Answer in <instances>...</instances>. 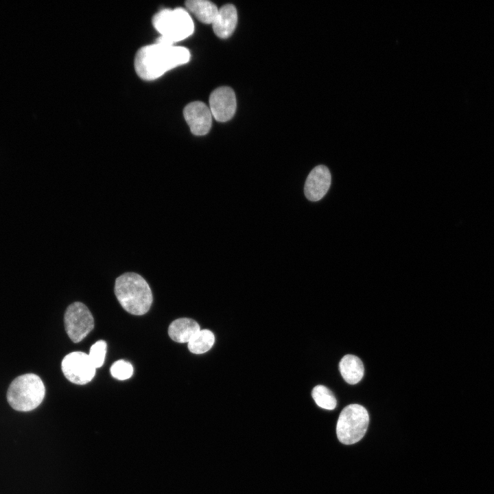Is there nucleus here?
I'll use <instances>...</instances> for the list:
<instances>
[{
  "label": "nucleus",
  "mask_w": 494,
  "mask_h": 494,
  "mask_svg": "<svg viewBox=\"0 0 494 494\" xmlns=\"http://www.w3.org/2000/svg\"><path fill=\"white\" fill-rule=\"evenodd\" d=\"M189 49L180 46L154 43L140 48L134 58V69L144 80H154L190 60Z\"/></svg>",
  "instance_id": "nucleus-1"
},
{
  "label": "nucleus",
  "mask_w": 494,
  "mask_h": 494,
  "mask_svg": "<svg viewBox=\"0 0 494 494\" xmlns=\"http://www.w3.org/2000/svg\"><path fill=\"white\" fill-rule=\"evenodd\" d=\"M115 294L122 307L133 315L147 313L153 301L148 283L141 275L134 272L124 273L117 278Z\"/></svg>",
  "instance_id": "nucleus-2"
},
{
  "label": "nucleus",
  "mask_w": 494,
  "mask_h": 494,
  "mask_svg": "<svg viewBox=\"0 0 494 494\" xmlns=\"http://www.w3.org/2000/svg\"><path fill=\"white\" fill-rule=\"evenodd\" d=\"M45 395V388L42 379L35 374L27 373L12 381L8 390L7 399L13 409L28 412L41 403Z\"/></svg>",
  "instance_id": "nucleus-3"
},
{
  "label": "nucleus",
  "mask_w": 494,
  "mask_h": 494,
  "mask_svg": "<svg viewBox=\"0 0 494 494\" xmlns=\"http://www.w3.org/2000/svg\"><path fill=\"white\" fill-rule=\"evenodd\" d=\"M152 24L161 36L176 43L190 36L194 24L189 12L183 8L163 9L152 18Z\"/></svg>",
  "instance_id": "nucleus-4"
},
{
  "label": "nucleus",
  "mask_w": 494,
  "mask_h": 494,
  "mask_svg": "<svg viewBox=\"0 0 494 494\" xmlns=\"http://www.w3.org/2000/svg\"><path fill=\"white\" fill-rule=\"evenodd\" d=\"M366 409L358 404L346 406L341 412L336 425L338 440L343 444L352 445L364 436L368 425Z\"/></svg>",
  "instance_id": "nucleus-5"
},
{
  "label": "nucleus",
  "mask_w": 494,
  "mask_h": 494,
  "mask_svg": "<svg viewBox=\"0 0 494 494\" xmlns=\"http://www.w3.org/2000/svg\"><path fill=\"white\" fill-rule=\"evenodd\" d=\"M66 331L73 342L82 341L93 329L94 319L88 307L80 302L70 305L64 314Z\"/></svg>",
  "instance_id": "nucleus-6"
},
{
  "label": "nucleus",
  "mask_w": 494,
  "mask_h": 494,
  "mask_svg": "<svg viewBox=\"0 0 494 494\" xmlns=\"http://www.w3.org/2000/svg\"><path fill=\"white\" fill-rule=\"evenodd\" d=\"M61 368L69 381L80 385L90 382L96 370L89 355L81 351H74L67 355L62 361Z\"/></svg>",
  "instance_id": "nucleus-7"
},
{
  "label": "nucleus",
  "mask_w": 494,
  "mask_h": 494,
  "mask_svg": "<svg viewBox=\"0 0 494 494\" xmlns=\"http://www.w3.org/2000/svg\"><path fill=\"white\" fill-rule=\"evenodd\" d=\"M236 108V97L231 88L218 87L211 93L209 109L216 121L224 122L230 120L234 116Z\"/></svg>",
  "instance_id": "nucleus-8"
},
{
  "label": "nucleus",
  "mask_w": 494,
  "mask_h": 494,
  "mask_svg": "<svg viewBox=\"0 0 494 494\" xmlns=\"http://www.w3.org/2000/svg\"><path fill=\"white\" fill-rule=\"evenodd\" d=\"M183 116L194 135L202 136L209 132L213 116L204 103L196 101L188 104L184 108Z\"/></svg>",
  "instance_id": "nucleus-9"
},
{
  "label": "nucleus",
  "mask_w": 494,
  "mask_h": 494,
  "mask_svg": "<svg viewBox=\"0 0 494 494\" xmlns=\"http://www.w3.org/2000/svg\"><path fill=\"white\" fill-rule=\"evenodd\" d=\"M331 181V173L326 166L319 165L315 167L307 176L305 183V197L312 202L320 200L328 191Z\"/></svg>",
  "instance_id": "nucleus-10"
},
{
  "label": "nucleus",
  "mask_w": 494,
  "mask_h": 494,
  "mask_svg": "<svg viewBox=\"0 0 494 494\" xmlns=\"http://www.w3.org/2000/svg\"><path fill=\"white\" fill-rule=\"evenodd\" d=\"M237 23V12L232 4H226L218 10L212 26L215 35L221 38H227L232 35Z\"/></svg>",
  "instance_id": "nucleus-11"
},
{
  "label": "nucleus",
  "mask_w": 494,
  "mask_h": 494,
  "mask_svg": "<svg viewBox=\"0 0 494 494\" xmlns=\"http://www.w3.org/2000/svg\"><path fill=\"white\" fill-rule=\"evenodd\" d=\"M200 330L197 322L191 318H182L170 324L168 334L174 341L185 343L189 342Z\"/></svg>",
  "instance_id": "nucleus-12"
},
{
  "label": "nucleus",
  "mask_w": 494,
  "mask_h": 494,
  "mask_svg": "<svg viewBox=\"0 0 494 494\" xmlns=\"http://www.w3.org/2000/svg\"><path fill=\"white\" fill-rule=\"evenodd\" d=\"M339 370L344 379L349 384L358 383L364 373L362 362L353 355H346L341 359Z\"/></svg>",
  "instance_id": "nucleus-13"
},
{
  "label": "nucleus",
  "mask_w": 494,
  "mask_h": 494,
  "mask_svg": "<svg viewBox=\"0 0 494 494\" xmlns=\"http://www.w3.org/2000/svg\"><path fill=\"white\" fill-rule=\"evenodd\" d=\"M185 5L200 22L206 24L213 23L219 10L213 3L207 0H188Z\"/></svg>",
  "instance_id": "nucleus-14"
},
{
  "label": "nucleus",
  "mask_w": 494,
  "mask_h": 494,
  "mask_svg": "<svg viewBox=\"0 0 494 494\" xmlns=\"http://www.w3.org/2000/svg\"><path fill=\"white\" fill-rule=\"evenodd\" d=\"M215 342L214 334L208 329L200 330L188 342L189 350L195 354L208 351Z\"/></svg>",
  "instance_id": "nucleus-15"
},
{
  "label": "nucleus",
  "mask_w": 494,
  "mask_h": 494,
  "mask_svg": "<svg viewBox=\"0 0 494 494\" xmlns=\"http://www.w3.org/2000/svg\"><path fill=\"white\" fill-rule=\"evenodd\" d=\"M312 397L319 407L326 410H333L337 404L333 394L322 385H318L313 388Z\"/></svg>",
  "instance_id": "nucleus-16"
},
{
  "label": "nucleus",
  "mask_w": 494,
  "mask_h": 494,
  "mask_svg": "<svg viewBox=\"0 0 494 494\" xmlns=\"http://www.w3.org/2000/svg\"><path fill=\"white\" fill-rule=\"evenodd\" d=\"M106 353V343L104 340H98L91 346L89 357L95 368L103 365Z\"/></svg>",
  "instance_id": "nucleus-17"
},
{
  "label": "nucleus",
  "mask_w": 494,
  "mask_h": 494,
  "mask_svg": "<svg viewBox=\"0 0 494 494\" xmlns=\"http://www.w3.org/2000/svg\"><path fill=\"white\" fill-rule=\"evenodd\" d=\"M110 371L114 378L119 380H125L132 375L133 367L130 362L120 360L113 363Z\"/></svg>",
  "instance_id": "nucleus-18"
}]
</instances>
